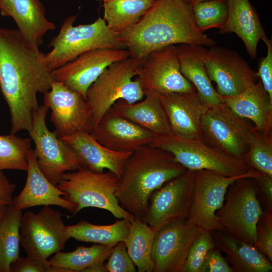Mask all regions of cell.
<instances>
[{"mask_svg": "<svg viewBox=\"0 0 272 272\" xmlns=\"http://www.w3.org/2000/svg\"><path fill=\"white\" fill-rule=\"evenodd\" d=\"M45 53L18 30L0 27V89L8 106L11 133L31 130L38 105L37 95L54 81Z\"/></svg>", "mask_w": 272, "mask_h": 272, "instance_id": "cell-1", "label": "cell"}, {"mask_svg": "<svg viewBox=\"0 0 272 272\" xmlns=\"http://www.w3.org/2000/svg\"><path fill=\"white\" fill-rule=\"evenodd\" d=\"M119 37L130 56L141 61L151 52L171 45H216L197 28L191 6L182 0H156L139 22Z\"/></svg>", "mask_w": 272, "mask_h": 272, "instance_id": "cell-2", "label": "cell"}, {"mask_svg": "<svg viewBox=\"0 0 272 272\" xmlns=\"http://www.w3.org/2000/svg\"><path fill=\"white\" fill-rule=\"evenodd\" d=\"M186 170L169 152L143 146L125 161L115 195L122 208L144 220L152 193Z\"/></svg>", "mask_w": 272, "mask_h": 272, "instance_id": "cell-3", "label": "cell"}, {"mask_svg": "<svg viewBox=\"0 0 272 272\" xmlns=\"http://www.w3.org/2000/svg\"><path fill=\"white\" fill-rule=\"evenodd\" d=\"M77 16L63 21L58 34L50 41L52 50L45 53V63L50 72L86 51L99 48L126 49L119 34L111 30L101 17L89 24L74 26Z\"/></svg>", "mask_w": 272, "mask_h": 272, "instance_id": "cell-4", "label": "cell"}, {"mask_svg": "<svg viewBox=\"0 0 272 272\" xmlns=\"http://www.w3.org/2000/svg\"><path fill=\"white\" fill-rule=\"evenodd\" d=\"M119 181L109 170L96 173L82 167L64 173L56 186L65 193V199L77 205V214L85 208H97L130 222L134 216L121 206L115 195Z\"/></svg>", "mask_w": 272, "mask_h": 272, "instance_id": "cell-5", "label": "cell"}, {"mask_svg": "<svg viewBox=\"0 0 272 272\" xmlns=\"http://www.w3.org/2000/svg\"><path fill=\"white\" fill-rule=\"evenodd\" d=\"M150 146L171 153L186 169L209 170L226 176L247 174L254 169L243 160L230 156L201 139H187L172 132L154 137Z\"/></svg>", "mask_w": 272, "mask_h": 272, "instance_id": "cell-6", "label": "cell"}, {"mask_svg": "<svg viewBox=\"0 0 272 272\" xmlns=\"http://www.w3.org/2000/svg\"><path fill=\"white\" fill-rule=\"evenodd\" d=\"M142 61L131 56L115 62L100 75L87 92V101L91 108L94 128L105 113L118 100L129 103L142 100L144 91L137 80Z\"/></svg>", "mask_w": 272, "mask_h": 272, "instance_id": "cell-7", "label": "cell"}, {"mask_svg": "<svg viewBox=\"0 0 272 272\" xmlns=\"http://www.w3.org/2000/svg\"><path fill=\"white\" fill-rule=\"evenodd\" d=\"M258 187L253 178H240L228 187L222 206L216 215L222 229L254 246L256 228L264 211L257 197Z\"/></svg>", "mask_w": 272, "mask_h": 272, "instance_id": "cell-8", "label": "cell"}, {"mask_svg": "<svg viewBox=\"0 0 272 272\" xmlns=\"http://www.w3.org/2000/svg\"><path fill=\"white\" fill-rule=\"evenodd\" d=\"M20 236L27 255L41 262L47 271L49 258L63 249L70 239L62 214L49 206L37 213L29 211L22 215Z\"/></svg>", "mask_w": 272, "mask_h": 272, "instance_id": "cell-9", "label": "cell"}, {"mask_svg": "<svg viewBox=\"0 0 272 272\" xmlns=\"http://www.w3.org/2000/svg\"><path fill=\"white\" fill-rule=\"evenodd\" d=\"M48 110L44 104L38 107L29 133L35 145L38 166L45 177L56 185L64 173L84 166L74 149L58 138L55 131L49 130L46 123Z\"/></svg>", "mask_w": 272, "mask_h": 272, "instance_id": "cell-10", "label": "cell"}, {"mask_svg": "<svg viewBox=\"0 0 272 272\" xmlns=\"http://www.w3.org/2000/svg\"><path fill=\"white\" fill-rule=\"evenodd\" d=\"M194 175L195 171L187 169L152 193L144 220L155 232L187 220L192 202Z\"/></svg>", "mask_w": 272, "mask_h": 272, "instance_id": "cell-11", "label": "cell"}, {"mask_svg": "<svg viewBox=\"0 0 272 272\" xmlns=\"http://www.w3.org/2000/svg\"><path fill=\"white\" fill-rule=\"evenodd\" d=\"M260 174L253 170L230 177L209 170L195 171L192 202L186 221L206 231L221 230L216 213L223 205L229 186L240 178H255Z\"/></svg>", "mask_w": 272, "mask_h": 272, "instance_id": "cell-12", "label": "cell"}, {"mask_svg": "<svg viewBox=\"0 0 272 272\" xmlns=\"http://www.w3.org/2000/svg\"><path fill=\"white\" fill-rule=\"evenodd\" d=\"M225 104L209 108L201 120V132L208 143L224 153L243 160L253 127Z\"/></svg>", "mask_w": 272, "mask_h": 272, "instance_id": "cell-13", "label": "cell"}, {"mask_svg": "<svg viewBox=\"0 0 272 272\" xmlns=\"http://www.w3.org/2000/svg\"><path fill=\"white\" fill-rule=\"evenodd\" d=\"M44 95V104L51 110V121L58 138L79 131L92 132V111L82 95L54 80Z\"/></svg>", "mask_w": 272, "mask_h": 272, "instance_id": "cell-14", "label": "cell"}, {"mask_svg": "<svg viewBox=\"0 0 272 272\" xmlns=\"http://www.w3.org/2000/svg\"><path fill=\"white\" fill-rule=\"evenodd\" d=\"M144 93L193 92V85L181 74L175 45L149 53L134 79Z\"/></svg>", "mask_w": 272, "mask_h": 272, "instance_id": "cell-15", "label": "cell"}, {"mask_svg": "<svg viewBox=\"0 0 272 272\" xmlns=\"http://www.w3.org/2000/svg\"><path fill=\"white\" fill-rule=\"evenodd\" d=\"M204 62L211 81L222 96L238 94L256 82V72L236 51L215 45L207 50Z\"/></svg>", "mask_w": 272, "mask_h": 272, "instance_id": "cell-16", "label": "cell"}, {"mask_svg": "<svg viewBox=\"0 0 272 272\" xmlns=\"http://www.w3.org/2000/svg\"><path fill=\"white\" fill-rule=\"evenodd\" d=\"M130 56L126 49L99 48L82 53L54 70V81L77 92L87 100V92L103 71L111 64Z\"/></svg>", "mask_w": 272, "mask_h": 272, "instance_id": "cell-17", "label": "cell"}, {"mask_svg": "<svg viewBox=\"0 0 272 272\" xmlns=\"http://www.w3.org/2000/svg\"><path fill=\"white\" fill-rule=\"evenodd\" d=\"M201 230L186 220L155 232L152 249L154 272H183L190 248Z\"/></svg>", "mask_w": 272, "mask_h": 272, "instance_id": "cell-18", "label": "cell"}, {"mask_svg": "<svg viewBox=\"0 0 272 272\" xmlns=\"http://www.w3.org/2000/svg\"><path fill=\"white\" fill-rule=\"evenodd\" d=\"M100 144L118 152H133L152 142L155 135L117 114L111 107L90 133Z\"/></svg>", "mask_w": 272, "mask_h": 272, "instance_id": "cell-19", "label": "cell"}, {"mask_svg": "<svg viewBox=\"0 0 272 272\" xmlns=\"http://www.w3.org/2000/svg\"><path fill=\"white\" fill-rule=\"evenodd\" d=\"M174 134L187 139H201V120L209 107L197 92H157Z\"/></svg>", "mask_w": 272, "mask_h": 272, "instance_id": "cell-20", "label": "cell"}, {"mask_svg": "<svg viewBox=\"0 0 272 272\" xmlns=\"http://www.w3.org/2000/svg\"><path fill=\"white\" fill-rule=\"evenodd\" d=\"M27 179L24 188L13 198L14 207L22 211L36 206H57L77 214V205L64 197L65 193L51 183L40 170L33 149L27 154Z\"/></svg>", "mask_w": 272, "mask_h": 272, "instance_id": "cell-21", "label": "cell"}, {"mask_svg": "<svg viewBox=\"0 0 272 272\" xmlns=\"http://www.w3.org/2000/svg\"><path fill=\"white\" fill-rule=\"evenodd\" d=\"M59 138L74 149L84 167L96 173L107 169L119 179L125 162L132 153L109 149L85 131H77Z\"/></svg>", "mask_w": 272, "mask_h": 272, "instance_id": "cell-22", "label": "cell"}, {"mask_svg": "<svg viewBox=\"0 0 272 272\" xmlns=\"http://www.w3.org/2000/svg\"><path fill=\"white\" fill-rule=\"evenodd\" d=\"M2 16L12 17L18 30L31 44L39 47L45 34L56 28L45 17V10L39 0H0Z\"/></svg>", "mask_w": 272, "mask_h": 272, "instance_id": "cell-23", "label": "cell"}, {"mask_svg": "<svg viewBox=\"0 0 272 272\" xmlns=\"http://www.w3.org/2000/svg\"><path fill=\"white\" fill-rule=\"evenodd\" d=\"M180 72L194 87L200 100L209 107L224 104L223 97L214 88L207 74L202 45L179 44L175 46Z\"/></svg>", "mask_w": 272, "mask_h": 272, "instance_id": "cell-24", "label": "cell"}, {"mask_svg": "<svg viewBox=\"0 0 272 272\" xmlns=\"http://www.w3.org/2000/svg\"><path fill=\"white\" fill-rule=\"evenodd\" d=\"M222 97L237 115L252 121L259 130L272 133V99L260 80L238 94Z\"/></svg>", "mask_w": 272, "mask_h": 272, "instance_id": "cell-25", "label": "cell"}, {"mask_svg": "<svg viewBox=\"0 0 272 272\" xmlns=\"http://www.w3.org/2000/svg\"><path fill=\"white\" fill-rule=\"evenodd\" d=\"M228 15L219 33H234L243 41L248 55L257 56V45L266 36L258 14L249 0H227Z\"/></svg>", "mask_w": 272, "mask_h": 272, "instance_id": "cell-26", "label": "cell"}, {"mask_svg": "<svg viewBox=\"0 0 272 272\" xmlns=\"http://www.w3.org/2000/svg\"><path fill=\"white\" fill-rule=\"evenodd\" d=\"M144 97L133 103L120 99L111 108L120 116L148 130L155 137L172 132L167 114L157 93H145Z\"/></svg>", "mask_w": 272, "mask_h": 272, "instance_id": "cell-27", "label": "cell"}, {"mask_svg": "<svg viewBox=\"0 0 272 272\" xmlns=\"http://www.w3.org/2000/svg\"><path fill=\"white\" fill-rule=\"evenodd\" d=\"M216 247L227 256L234 271L270 272L271 262L254 246L222 230L212 232Z\"/></svg>", "mask_w": 272, "mask_h": 272, "instance_id": "cell-28", "label": "cell"}, {"mask_svg": "<svg viewBox=\"0 0 272 272\" xmlns=\"http://www.w3.org/2000/svg\"><path fill=\"white\" fill-rule=\"evenodd\" d=\"M113 246L94 244L90 247L78 246L71 252L59 251L49 258L50 272H106L104 262Z\"/></svg>", "mask_w": 272, "mask_h": 272, "instance_id": "cell-29", "label": "cell"}, {"mask_svg": "<svg viewBox=\"0 0 272 272\" xmlns=\"http://www.w3.org/2000/svg\"><path fill=\"white\" fill-rule=\"evenodd\" d=\"M129 227L130 222L125 219L106 225H94L82 220L75 225L66 226V232L70 238L77 241L114 246L124 241Z\"/></svg>", "mask_w": 272, "mask_h": 272, "instance_id": "cell-30", "label": "cell"}, {"mask_svg": "<svg viewBox=\"0 0 272 272\" xmlns=\"http://www.w3.org/2000/svg\"><path fill=\"white\" fill-rule=\"evenodd\" d=\"M155 232L144 219L134 217L124 240L127 252L139 272H154L152 249Z\"/></svg>", "mask_w": 272, "mask_h": 272, "instance_id": "cell-31", "label": "cell"}, {"mask_svg": "<svg viewBox=\"0 0 272 272\" xmlns=\"http://www.w3.org/2000/svg\"><path fill=\"white\" fill-rule=\"evenodd\" d=\"M156 0H109L103 2L107 26L119 34L137 24Z\"/></svg>", "mask_w": 272, "mask_h": 272, "instance_id": "cell-32", "label": "cell"}, {"mask_svg": "<svg viewBox=\"0 0 272 272\" xmlns=\"http://www.w3.org/2000/svg\"><path fill=\"white\" fill-rule=\"evenodd\" d=\"M22 211L7 206L0 225V272H10L11 264L19 257Z\"/></svg>", "mask_w": 272, "mask_h": 272, "instance_id": "cell-33", "label": "cell"}, {"mask_svg": "<svg viewBox=\"0 0 272 272\" xmlns=\"http://www.w3.org/2000/svg\"><path fill=\"white\" fill-rule=\"evenodd\" d=\"M244 161L251 169L272 177V133L253 126L248 134V148Z\"/></svg>", "mask_w": 272, "mask_h": 272, "instance_id": "cell-34", "label": "cell"}, {"mask_svg": "<svg viewBox=\"0 0 272 272\" xmlns=\"http://www.w3.org/2000/svg\"><path fill=\"white\" fill-rule=\"evenodd\" d=\"M30 138L12 133L0 134V171L17 170L27 171V154L31 149Z\"/></svg>", "mask_w": 272, "mask_h": 272, "instance_id": "cell-35", "label": "cell"}, {"mask_svg": "<svg viewBox=\"0 0 272 272\" xmlns=\"http://www.w3.org/2000/svg\"><path fill=\"white\" fill-rule=\"evenodd\" d=\"M194 23L202 32L211 28L220 29L228 15L227 0H207L191 6Z\"/></svg>", "mask_w": 272, "mask_h": 272, "instance_id": "cell-36", "label": "cell"}, {"mask_svg": "<svg viewBox=\"0 0 272 272\" xmlns=\"http://www.w3.org/2000/svg\"><path fill=\"white\" fill-rule=\"evenodd\" d=\"M215 247L212 232L201 230L190 248L183 272H203L206 256Z\"/></svg>", "mask_w": 272, "mask_h": 272, "instance_id": "cell-37", "label": "cell"}, {"mask_svg": "<svg viewBox=\"0 0 272 272\" xmlns=\"http://www.w3.org/2000/svg\"><path fill=\"white\" fill-rule=\"evenodd\" d=\"M254 246L272 261V214L267 210L260 217L256 228Z\"/></svg>", "mask_w": 272, "mask_h": 272, "instance_id": "cell-38", "label": "cell"}, {"mask_svg": "<svg viewBox=\"0 0 272 272\" xmlns=\"http://www.w3.org/2000/svg\"><path fill=\"white\" fill-rule=\"evenodd\" d=\"M105 267L106 272L137 271L135 264L127 253L124 241H120L113 246Z\"/></svg>", "mask_w": 272, "mask_h": 272, "instance_id": "cell-39", "label": "cell"}, {"mask_svg": "<svg viewBox=\"0 0 272 272\" xmlns=\"http://www.w3.org/2000/svg\"><path fill=\"white\" fill-rule=\"evenodd\" d=\"M261 40L267 46V54L258 60L256 76L259 78L265 91L272 99V41L266 36Z\"/></svg>", "mask_w": 272, "mask_h": 272, "instance_id": "cell-40", "label": "cell"}, {"mask_svg": "<svg viewBox=\"0 0 272 272\" xmlns=\"http://www.w3.org/2000/svg\"><path fill=\"white\" fill-rule=\"evenodd\" d=\"M226 260L216 247L211 249L207 253L203 264V272H233Z\"/></svg>", "mask_w": 272, "mask_h": 272, "instance_id": "cell-41", "label": "cell"}, {"mask_svg": "<svg viewBox=\"0 0 272 272\" xmlns=\"http://www.w3.org/2000/svg\"><path fill=\"white\" fill-rule=\"evenodd\" d=\"M10 269V272H47L41 262L27 255L19 256L11 264Z\"/></svg>", "mask_w": 272, "mask_h": 272, "instance_id": "cell-42", "label": "cell"}, {"mask_svg": "<svg viewBox=\"0 0 272 272\" xmlns=\"http://www.w3.org/2000/svg\"><path fill=\"white\" fill-rule=\"evenodd\" d=\"M16 187V184L7 178L3 171H0V205L8 206L12 204L13 194Z\"/></svg>", "mask_w": 272, "mask_h": 272, "instance_id": "cell-43", "label": "cell"}, {"mask_svg": "<svg viewBox=\"0 0 272 272\" xmlns=\"http://www.w3.org/2000/svg\"><path fill=\"white\" fill-rule=\"evenodd\" d=\"M254 179L265 199L267 210L272 211V177L261 173Z\"/></svg>", "mask_w": 272, "mask_h": 272, "instance_id": "cell-44", "label": "cell"}, {"mask_svg": "<svg viewBox=\"0 0 272 272\" xmlns=\"http://www.w3.org/2000/svg\"><path fill=\"white\" fill-rule=\"evenodd\" d=\"M7 206L0 205V225L4 218Z\"/></svg>", "mask_w": 272, "mask_h": 272, "instance_id": "cell-45", "label": "cell"}, {"mask_svg": "<svg viewBox=\"0 0 272 272\" xmlns=\"http://www.w3.org/2000/svg\"><path fill=\"white\" fill-rule=\"evenodd\" d=\"M207 1V0H186L185 2L188 3L190 5L192 6V5L197 3L198 2Z\"/></svg>", "mask_w": 272, "mask_h": 272, "instance_id": "cell-46", "label": "cell"}, {"mask_svg": "<svg viewBox=\"0 0 272 272\" xmlns=\"http://www.w3.org/2000/svg\"><path fill=\"white\" fill-rule=\"evenodd\" d=\"M96 1L105 2L108 1L109 0H96Z\"/></svg>", "mask_w": 272, "mask_h": 272, "instance_id": "cell-47", "label": "cell"}, {"mask_svg": "<svg viewBox=\"0 0 272 272\" xmlns=\"http://www.w3.org/2000/svg\"><path fill=\"white\" fill-rule=\"evenodd\" d=\"M182 1H185L186 0H182Z\"/></svg>", "mask_w": 272, "mask_h": 272, "instance_id": "cell-48", "label": "cell"}]
</instances>
